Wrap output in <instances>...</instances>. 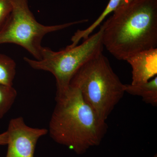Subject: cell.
I'll return each mask as SVG.
<instances>
[{"instance_id": "277c9868", "label": "cell", "mask_w": 157, "mask_h": 157, "mask_svg": "<svg viewBox=\"0 0 157 157\" xmlns=\"http://www.w3.org/2000/svg\"><path fill=\"white\" fill-rule=\"evenodd\" d=\"M103 30L102 25L98 32L90 36L80 45L73 47L67 46L58 52L43 47L41 59L27 57L24 59L33 69L48 71L53 74L56 80V97H60L69 89L71 79L77 71L90 60L103 52Z\"/></svg>"}, {"instance_id": "30bf717a", "label": "cell", "mask_w": 157, "mask_h": 157, "mask_svg": "<svg viewBox=\"0 0 157 157\" xmlns=\"http://www.w3.org/2000/svg\"><path fill=\"white\" fill-rule=\"evenodd\" d=\"M16 65L14 60L0 53V84L12 86L15 74Z\"/></svg>"}, {"instance_id": "8992f818", "label": "cell", "mask_w": 157, "mask_h": 157, "mask_svg": "<svg viewBox=\"0 0 157 157\" xmlns=\"http://www.w3.org/2000/svg\"><path fill=\"white\" fill-rule=\"evenodd\" d=\"M6 157H34L35 149L40 137L46 135L48 130L29 127L23 118L19 117L9 122Z\"/></svg>"}, {"instance_id": "7c38bea8", "label": "cell", "mask_w": 157, "mask_h": 157, "mask_svg": "<svg viewBox=\"0 0 157 157\" xmlns=\"http://www.w3.org/2000/svg\"><path fill=\"white\" fill-rule=\"evenodd\" d=\"M12 10L11 0H0V30L9 18Z\"/></svg>"}, {"instance_id": "4fadbf2b", "label": "cell", "mask_w": 157, "mask_h": 157, "mask_svg": "<svg viewBox=\"0 0 157 157\" xmlns=\"http://www.w3.org/2000/svg\"><path fill=\"white\" fill-rule=\"evenodd\" d=\"M8 141V134L7 131L0 134V145H7Z\"/></svg>"}, {"instance_id": "9c48e42d", "label": "cell", "mask_w": 157, "mask_h": 157, "mask_svg": "<svg viewBox=\"0 0 157 157\" xmlns=\"http://www.w3.org/2000/svg\"><path fill=\"white\" fill-rule=\"evenodd\" d=\"M121 1V0H109L104 11L92 24L85 29L78 30L76 31L71 38L72 44L68 46L74 47L78 45V42L81 39H83L84 40L88 38L93 31L100 25L105 18L110 13H113L116 10L119 6Z\"/></svg>"}, {"instance_id": "52a82bcc", "label": "cell", "mask_w": 157, "mask_h": 157, "mask_svg": "<svg viewBox=\"0 0 157 157\" xmlns=\"http://www.w3.org/2000/svg\"><path fill=\"white\" fill-rule=\"evenodd\" d=\"M126 61L132 68L131 84H143L157 76V48L140 52Z\"/></svg>"}, {"instance_id": "3957f363", "label": "cell", "mask_w": 157, "mask_h": 157, "mask_svg": "<svg viewBox=\"0 0 157 157\" xmlns=\"http://www.w3.org/2000/svg\"><path fill=\"white\" fill-rule=\"evenodd\" d=\"M70 86L79 90L85 101L105 121L125 93L124 84L103 52L77 71L71 79Z\"/></svg>"}, {"instance_id": "8fae6325", "label": "cell", "mask_w": 157, "mask_h": 157, "mask_svg": "<svg viewBox=\"0 0 157 157\" xmlns=\"http://www.w3.org/2000/svg\"><path fill=\"white\" fill-rule=\"evenodd\" d=\"M17 96V91L13 86L0 84V119L11 109Z\"/></svg>"}, {"instance_id": "6da1fadb", "label": "cell", "mask_w": 157, "mask_h": 157, "mask_svg": "<svg viewBox=\"0 0 157 157\" xmlns=\"http://www.w3.org/2000/svg\"><path fill=\"white\" fill-rule=\"evenodd\" d=\"M104 22V47L120 60L157 48V0H134L118 7Z\"/></svg>"}, {"instance_id": "5b68a950", "label": "cell", "mask_w": 157, "mask_h": 157, "mask_svg": "<svg viewBox=\"0 0 157 157\" xmlns=\"http://www.w3.org/2000/svg\"><path fill=\"white\" fill-rule=\"evenodd\" d=\"M11 14L0 30V45L12 43L20 45L36 60L42 59L43 47L41 43L46 34L88 21L84 19L57 25H43L34 17L28 0H11Z\"/></svg>"}, {"instance_id": "ba28073f", "label": "cell", "mask_w": 157, "mask_h": 157, "mask_svg": "<svg viewBox=\"0 0 157 157\" xmlns=\"http://www.w3.org/2000/svg\"><path fill=\"white\" fill-rule=\"evenodd\" d=\"M125 92L141 97L147 104L157 106V76L143 84H124Z\"/></svg>"}, {"instance_id": "5bb4252c", "label": "cell", "mask_w": 157, "mask_h": 157, "mask_svg": "<svg viewBox=\"0 0 157 157\" xmlns=\"http://www.w3.org/2000/svg\"><path fill=\"white\" fill-rule=\"evenodd\" d=\"M134 0H121L119 6L118 7H122V6H126L128 4L134 1Z\"/></svg>"}, {"instance_id": "7a4b0ae2", "label": "cell", "mask_w": 157, "mask_h": 157, "mask_svg": "<svg viewBox=\"0 0 157 157\" xmlns=\"http://www.w3.org/2000/svg\"><path fill=\"white\" fill-rule=\"evenodd\" d=\"M56 101L48 130L56 142L78 155L101 144L108 126L85 101L78 89L70 86Z\"/></svg>"}, {"instance_id": "9a60e30c", "label": "cell", "mask_w": 157, "mask_h": 157, "mask_svg": "<svg viewBox=\"0 0 157 157\" xmlns=\"http://www.w3.org/2000/svg\"><path fill=\"white\" fill-rule=\"evenodd\" d=\"M153 157H157V154H155L153 156Z\"/></svg>"}]
</instances>
